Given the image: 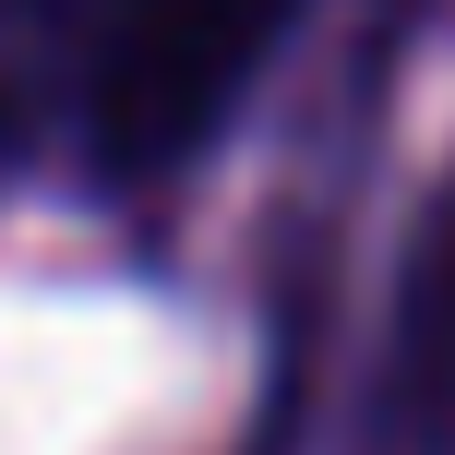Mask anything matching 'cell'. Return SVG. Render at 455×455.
<instances>
[{
	"label": "cell",
	"instance_id": "cell-2",
	"mask_svg": "<svg viewBox=\"0 0 455 455\" xmlns=\"http://www.w3.org/2000/svg\"><path fill=\"white\" fill-rule=\"evenodd\" d=\"M384 419L408 455H455V168L432 192L395 275V336H384Z\"/></svg>",
	"mask_w": 455,
	"mask_h": 455
},
{
	"label": "cell",
	"instance_id": "cell-1",
	"mask_svg": "<svg viewBox=\"0 0 455 455\" xmlns=\"http://www.w3.org/2000/svg\"><path fill=\"white\" fill-rule=\"evenodd\" d=\"M299 0H96V60H84V156L96 180L144 192L192 168L240 120L251 72L275 60Z\"/></svg>",
	"mask_w": 455,
	"mask_h": 455
}]
</instances>
